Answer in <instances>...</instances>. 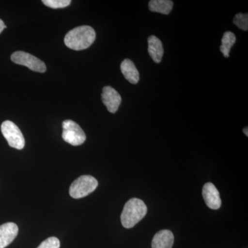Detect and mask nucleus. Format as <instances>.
I'll return each mask as SVG.
<instances>
[{"label": "nucleus", "mask_w": 248, "mask_h": 248, "mask_svg": "<svg viewBox=\"0 0 248 248\" xmlns=\"http://www.w3.org/2000/svg\"><path fill=\"white\" fill-rule=\"evenodd\" d=\"M98 182L95 178L91 175H82L72 183L69 194L74 199H81L86 197L96 190Z\"/></svg>", "instance_id": "nucleus-3"}, {"label": "nucleus", "mask_w": 248, "mask_h": 248, "mask_svg": "<svg viewBox=\"0 0 248 248\" xmlns=\"http://www.w3.org/2000/svg\"><path fill=\"white\" fill-rule=\"evenodd\" d=\"M233 23L239 29L243 31H248V15L247 14H238L235 16Z\"/></svg>", "instance_id": "nucleus-16"}, {"label": "nucleus", "mask_w": 248, "mask_h": 248, "mask_svg": "<svg viewBox=\"0 0 248 248\" xmlns=\"http://www.w3.org/2000/svg\"><path fill=\"white\" fill-rule=\"evenodd\" d=\"M1 133L11 148L22 150L25 146V140L17 125L11 121H5L1 125Z\"/></svg>", "instance_id": "nucleus-5"}, {"label": "nucleus", "mask_w": 248, "mask_h": 248, "mask_svg": "<svg viewBox=\"0 0 248 248\" xmlns=\"http://www.w3.org/2000/svg\"><path fill=\"white\" fill-rule=\"evenodd\" d=\"M173 1L171 0H151L148 6L152 12L159 13L164 15H169L173 8Z\"/></svg>", "instance_id": "nucleus-13"}, {"label": "nucleus", "mask_w": 248, "mask_h": 248, "mask_svg": "<svg viewBox=\"0 0 248 248\" xmlns=\"http://www.w3.org/2000/svg\"><path fill=\"white\" fill-rule=\"evenodd\" d=\"M11 60L18 65L27 66L31 71L45 73L46 66L40 59L24 51H16L11 55Z\"/></svg>", "instance_id": "nucleus-6"}, {"label": "nucleus", "mask_w": 248, "mask_h": 248, "mask_svg": "<svg viewBox=\"0 0 248 248\" xmlns=\"http://www.w3.org/2000/svg\"><path fill=\"white\" fill-rule=\"evenodd\" d=\"M102 102L111 113H115L118 110L122 97L116 90L111 86H105L103 89L102 94Z\"/></svg>", "instance_id": "nucleus-7"}, {"label": "nucleus", "mask_w": 248, "mask_h": 248, "mask_svg": "<svg viewBox=\"0 0 248 248\" xmlns=\"http://www.w3.org/2000/svg\"><path fill=\"white\" fill-rule=\"evenodd\" d=\"M96 32L89 26H81L70 31L65 36L64 43L68 48L75 50H84L93 45Z\"/></svg>", "instance_id": "nucleus-1"}, {"label": "nucleus", "mask_w": 248, "mask_h": 248, "mask_svg": "<svg viewBox=\"0 0 248 248\" xmlns=\"http://www.w3.org/2000/svg\"><path fill=\"white\" fill-rule=\"evenodd\" d=\"M174 234L169 230H162L155 235L152 241V248H172Z\"/></svg>", "instance_id": "nucleus-10"}, {"label": "nucleus", "mask_w": 248, "mask_h": 248, "mask_svg": "<svg viewBox=\"0 0 248 248\" xmlns=\"http://www.w3.org/2000/svg\"><path fill=\"white\" fill-rule=\"evenodd\" d=\"M202 195L209 208L218 210L221 208V200L219 192L213 183H207L203 186Z\"/></svg>", "instance_id": "nucleus-8"}, {"label": "nucleus", "mask_w": 248, "mask_h": 248, "mask_svg": "<svg viewBox=\"0 0 248 248\" xmlns=\"http://www.w3.org/2000/svg\"><path fill=\"white\" fill-rule=\"evenodd\" d=\"M18 227L14 223H6L0 226V248L11 244L18 234Z\"/></svg>", "instance_id": "nucleus-9"}, {"label": "nucleus", "mask_w": 248, "mask_h": 248, "mask_svg": "<svg viewBox=\"0 0 248 248\" xmlns=\"http://www.w3.org/2000/svg\"><path fill=\"white\" fill-rule=\"evenodd\" d=\"M121 71L124 78L131 84H138L140 81V73L135 63L129 59H125L121 63Z\"/></svg>", "instance_id": "nucleus-12"}, {"label": "nucleus", "mask_w": 248, "mask_h": 248, "mask_svg": "<svg viewBox=\"0 0 248 248\" xmlns=\"http://www.w3.org/2000/svg\"><path fill=\"white\" fill-rule=\"evenodd\" d=\"M42 2L51 9H63L71 4V0H43Z\"/></svg>", "instance_id": "nucleus-15"}, {"label": "nucleus", "mask_w": 248, "mask_h": 248, "mask_svg": "<svg viewBox=\"0 0 248 248\" xmlns=\"http://www.w3.org/2000/svg\"><path fill=\"white\" fill-rule=\"evenodd\" d=\"M148 53L155 63H159L164 56L162 42L155 35L148 37Z\"/></svg>", "instance_id": "nucleus-11"}, {"label": "nucleus", "mask_w": 248, "mask_h": 248, "mask_svg": "<svg viewBox=\"0 0 248 248\" xmlns=\"http://www.w3.org/2000/svg\"><path fill=\"white\" fill-rule=\"evenodd\" d=\"M60 240L55 236H52L44 241L37 248H60Z\"/></svg>", "instance_id": "nucleus-17"}, {"label": "nucleus", "mask_w": 248, "mask_h": 248, "mask_svg": "<svg viewBox=\"0 0 248 248\" xmlns=\"http://www.w3.org/2000/svg\"><path fill=\"white\" fill-rule=\"evenodd\" d=\"M244 133L246 136H248V127H246V128L244 129Z\"/></svg>", "instance_id": "nucleus-19"}, {"label": "nucleus", "mask_w": 248, "mask_h": 248, "mask_svg": "<svg viewBox=\"0 0 248 248\" xmlns=\"http://www.w3.org/2000/svg\"><path fill=\"white\" fill-rule=\"evenodd\" d=\"M235 42H236V36L233 32L231 31H227L223 34L220 50L225 58H229L230 51Z\"/></svg>", "instance_id": "nucleus-14"}, {"label": "nucleus", "mask_w": 248, "mask_h": 248, "mask_svg": "<svg viewBox=\"0 0 248 248\" xmlns=\"http://www.w3.org/2000/svg\"><path fill=\"white\" fill-rule=\"evenodd\" d=\"M6 26L5 25L4 22H3L1 19H0V34L2 32V31H4V29H6Z\"/></svg>", "instance_id": "nucleus-18"}, {"label": "nucleus", "mask_w": 248, "mask_h": 248, "mask_svg": "<svg viewBox=\"0 0 248 248\" xmlns=\"http://www.w3.org/2000/svg\"><path fill=\"white\" fill-rule=\"evenodd\" d=\"M148 208L143 201L133 198L126 202L121 215L122 226L127 229L133 228L146 216Z\"/></svg>", "instance_id": "nucleus-2"}, {"label": "nucleus", "mask_w": 248, "mask_h": 248, "mask_svg": "<svg viewBox=\"0 0 248 248\" xmlns=\"http://www.w3.org/2000/svg\"><path fill=\"white\" fill-rule=\"evenodd\" d=\"M62 138L73 146L83 144L86 140V134L76 122L67 120L62 124Z\"/></svg>", "instance_id": "nucleus-4"}]
</instances>
